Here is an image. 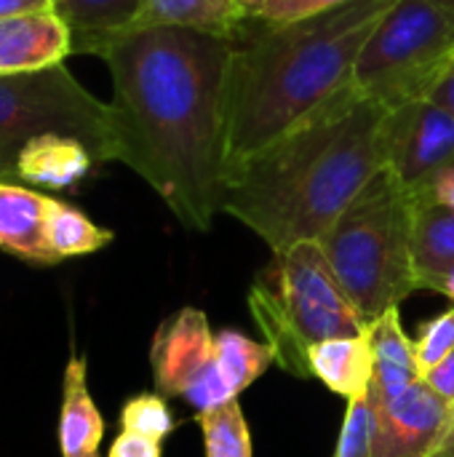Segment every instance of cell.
Returning a JSON list of instances; mask_svg holds the SVG:
<instances>
[{
	"label": "cell",
	"instance_id": "obj_17",
	"mask_svg": "<svg viewBox=\"0 0 454 457\" xmlns=\"http://www.w3.org/2000/svg\"><path fill=\"white\" fill-rule=\"evenodd\" d=\"M142 8V0H54V11L72 32V54L102 51L126 35Z\"/></svg>",
	"mask_w": 454,
	"mask_h": 457
},
{
	"label": "cell",
	"instance_id": "obj_9",
	"mask_svg": "<svg viewBox=\"0 0 454 457\" xmlns=\"http://www.w3.org/2000/svg\"><path fill=\"white\" fill-rule=\"evenodd\" d=\"M385 171L409 193H423L436 174L454 166V115L431 99L388 110L383 129Z\"/></svg>",
	"mask_w": 454,
	"mask_h": 457
},
{
	"label": "cell",
	"instance_id": "obj_30",
	"mask_svg": "<svg viewBox=\"0 0 454 457\" xmlns=\"http://www.w3.org/2000/svg\"><path fill=\"white\" fill-rule=\"evenodd\" d=\"M48 8H54L51 0H0V19L35 13V11H48Z\"/></svg>",
	"mask_w": 454,
	"mask_h": 457
},
{
	"label": "cell",
	"instance_id": "obj_22",
	"mask_svg": "<svg viewBox=\"0 0 454 457\" xmlns=\"http://www.w3.org/2000/svg\"><path fill=\"white\" fill-rule=\"evenodd\" d=\"M198 426L203 431L206 457H254L252 434L238 399H230L214 410L201 412Z\"/></svg>",
	"mask_w": 454,
	"mask_h": 457
},
{
	"label": "cell",
	"instance_id": "obj_3",
	"mask_svg": "<svg viewBox=\"0 0 454 457\" xmlns=\"http://www.w3.org/2000/svg\"><path fill=\"white\" fill-rule=\"evenodd\" d=\"M396 0H348L292 19H244L233 32L227 70L230 169L353 80L356 59Z\"/></svg>",
	"mask_w": 454,
	"mask_h": 457
},
{
	"label": "cell",
	"instance_id": "obj_26",
	"mask_svg": "<svg viewBox=\"0 0 454 457\" xmlns=\"http://www.w3.org/2000/svg\"><path fill=\"white\" fill-rule=\"evenodd\" d=\"M348 0H270L262 19L268 21H292V19H302L334 5H343Z\"/></svg>",
	"mask_w": 454,
	"mask_h": 457
},
{
	"label": "cell",
	"instance_id": "obj_21",
	"mask_svg": "<svg viewBox=\"0 0 454 457\" xmlns=\"http://www.w3.org/2000/svg\"><path fill=\"white\" fill-rule=\"evenodd\" d=\"M214 348H217L219 372L235 396H241L254 380H260L268 372V367L276 361L273 348L268 343H254L233 329L219 332L214 337Z\"/></svg>",
	"mask_w": 454,
	"mask_h": 457
},
{
	"label": "cell",
	"instance_id": "obj_16",
	"mask_svg": "<svg viewBox=\"0 0 454 457\" xmlns=\"http://www.w3.org/2000/svg\"><path fill=\"white\" fill-rule=\"evenodd\" d=\"M310 372L332 394L348 402H369L375 378V353L367 329L353 337L324 340L310 348Z\"/></svg>",
	"mask_w": 454,
	"mask_h": 457
},
{
	"label": "cell",
	"instance_id": "obj_4",
	"mask_svg": "<svg viewBox=\"0 0 454 457\" xmlns=\"http://www.w3.org/2000/svg\"><path fill=\"white\" fill-rule=\"evenodd\" d=\"M318 244L364 324L420 289L412 262V198L385 169Z\"/></svg>",
	"mask_w": 454,
	"mask_h": 457
},
{
	"label": "cell",
	"instance_id": "obj_8",
	"mask_svg": "<svg viewBox=\"0 0 454 457\" xmlns=\"http://www.w3.org/2000/svg\"><path fill=\"white\" fill-rule=\"evenodd\" d=\"M150 364L158 394L185 399L198 415L238 399L219 372L214 335L198 308H182L158 327Z\"/></svg>",
	"mask_w": 454,
	"mask_h": 457
},
{
	"label": "cell",
	"instance_id": "obj_1",
	"mask_svg": "<svg viewBox=\"0 0 454 457\" xmlns=\"http://www.w3.org/2000/svg\"><path fill=\"white\" fill-rule=\"evenodd\" d=\"M230 54L233 35L147 27L115 37L99 56L112 78V161L201 233L222 212L230 177Z\"/></svg>",
	"mask_w": 454,
	"mask_h": 457
},
{
	"label": "cell",
	"instance_id": "obj_32",
	"mask_svg": "<svg viewBox=\"0 0 454 457\" xmlns=\"http://www.w3.org/2000/svg\"><path fill=\"white\" fill-rule=\"evenodd\" d=\"M428 457H454V404H452V415H450V420H447V428H444V434H442V439H439L436 450H433Z\"/></svg>",
	"mask_w": 454,
	"mask_h": 457
},
{
	"label": "cell",
	"instance_id": "obj_25",
	"mask_svg": "<svg viewBox=\"0 0 454 457\" xmlns=\"http://www.w3.org/2000/svg\"><path fill=\"white\" fill-rule=\"evenodd\" d=\"M454 351V308L428 321L415 340V359L420 375H428Z\"/></svg>",
	"mask_w": 454,
	"mask_h": 457
},
{
	"label": "cell",
	"instance_id": "obj_36",
	"mask_svg": "<svg viewBox=\"0 0 454 457\" xmlns=\"http://www.w3.org/2000/svg\"><path fill=\"white\" fill-rule=\"evenodd\" d=\"M452 3H454V0H452Z\"/></svg>",
	"mask_w": 454,
	"mask_h": 457
},
{
	"label": "cell",
	"instance_id": "obj_2",
	"mask_svg": "<svg viewBox=\"0 0 454 457\" xmlns=\"http://www.w3.org/2000/svg\"><path fill=\"white\" fill-rule=\"evenodd\" d=\"M385 115L388 107L351 80L273 145L230 169L222 212L273 252L321 241L385 169Z\"/></svg>",
	"mask_w": 454,
	"mask_h": 457
},
{
	"label": "cell",
	"instance_id": "obj_12",
	"mask_svg": "<svg viewBox=\"0 0 454 457\" xmlns=\"http://www.w3.org/2000/svg\"><path fill=\"white\" fill-rule=\"evenodd\" d=\"M412 198V262L420 289H442L454 268V209L436 204L431 195Z\"/></svg>",
	"mask_w": 454,
	"mask_h": 457
},
{
	"label": "cell",
	"instance_id": "obj_35",
	"mask_svg": "<svg viewBox=\"0 0 454 457\" xmlns=\"http://www.w3.org/2000/svg\"><path fill=\"white\" fill-rule=\"evenodd\" d=\"M51 3H54V0H51Z\"/></svg>",
	"mask_w": 454,
	"mask_h": 457
},
{
	"label": "cell",
	"instance_id": "obj_31",
	"mask_svg": "<svg viewBox=\"0 0 454 457\" xmlns=\"http://www.w3.org/2000/svg\"><path fill=\"white\" fill-rule=\"evenodd\" d=\"M431 102L442 104L444 110H450V112L454 115V62H452V67L444 72V78L439 80V86L433 88Z\"/></svg>",
	"mask_w": 454,
	"mask_h": 457
},
{
	"label": "cell",
	"instance_id": "obj_11",
	"mask_svg": "<svg viewBox=\"0 0 454 457\" xmlns=\"http://www.w3.org/2000/svg\"><path fill=\"white\" fill-rule=\"evenodd\" d=\"M70 54L72 32L54 8L0 19V75L37 72Z\"/></svg>",
	"mask_w": 454,
	"mask_h": 457
},
{
	"label": "cell",
	"instance_id": "obj_18",
	"mask_svg": "<svg viewBox=\"0 0 454 457\" xmlns=\"http://www.w3.org/2000/svg\"><path fill=\"white\" fill-rule=\"evenodd\" d=\"M104 420L88 394L86 359L72 356L64 370V399L59 415V450L62 457H99Z\"/></svg>",
	"mask_w": 454,
	"mask_h": 457
},
{
	"label": "cell",
	"instance_id": "obj_33",
	"mask_svg": "<svg viewBox=\"0 0 454 457\" xmlns=\"http://www.w3.org/2000/svg\"><path fill=\"white\" fill-rule=\"evenodd\" d=\"M233 3L238 5V11H241L246 19H257V16L265 13V8H268L270 0H233Z\"/></svg>",
	"mask_w": 454,
	"mask_h": 457
},
{
	"label": "cell",
	"instance_id": "obj_14",
	"mask_svg": "<svg viewBox=\"0 0 454 457\" xmlns=\"http://www.w3.org/2000/svg\"><path fill=\"white\" fill-rule=\"evenodd\" d=\"M367 337L375 353V378L369 388V404L375 407L399 396L423 375L415 359V340L407 337L399 319V308H391L380 319L369 321Z\"/></svg>",
	"mask_w": 454,
	"mask_h": 457
},
{
	"label": "cell",
	"instance_id": "obj_15",
	"mask_svg": "<svg viewBox=\"0 0 454 457\" xmlns=\"http://www.w3.org/2000/svg\"><path fill=\"white\" fill-rule=\"evenodd\" d=\"M48 198L21 185L0 182V249L32 265L56 262L45 244Z\"/></svg>",
	"mask_w": 454,
	"mask_h": 457
},
{
	"label": "cell",
	"instance_id": "obj_13",
	"mask_svg": "<svg viewBox=\"0 0 454 457\" xmlns=\"http://www.w3.org/2000/svg\"><path fill=\"white\" fill-rule=\"evenodd\" d=\"M96 158L75 137L43 134L29 139L16 158V179L45 190H67L88 177Z\"/></svg>",
	"mask_w": 454,
	"mask_h": 457
},
{
	"label": "cell",
	"instance_id": "obj_29",
	"mask_svg": "<svg viewBox=\"0 0 454 457\" xmlns=\"http://www.w3.org/2000/svg\"><path fill=\"white\" fill-rule=\"evenodd\" d=\"M425 195H431L436 204L447 206V209H454V166L444 169L442 174L433 177V182L423 190Z\"/></svg>",
	"mask_w": 454,
	"mask_h": 457
},
{
	"label": "cell",
	"instance_id": "obj_27",
	"mask_svg": "<svg viewBox=\"0 0 454 457\" xmlns=\"http://www.w3.org/2000/svg\"><path fill=\"white\" fill-rule=\"evenodd\" d=\"M107 457H161V442H153L131 431H120Z\"/></svg>",
	"mask_w": 454,
	"mask_h": 457
},
{
	"label": "cell",
	"instance_id": "obj_24",
	"mask_svg": "<svg viewBox=\"0 0 454 457\" xmlns=\"http://www.w3.org/2000/svg\"><path fill=\"white\" fill-rule=\"evenodd\" d=\"M375 407L369 402H348L334 457H372Z\"/></svg>",
	"mask_w": 454,
	"mask_h": 457
},
{
	"label": "cell",
	"instance_id": "obj_20",
	"mask_svg": "<svg viewBox=\"0 0 454 457\" xmlns=\"http://www.w3.org/2000/svg\"><path fill=\"white\" fill-rule=\"evenodd\" d=\"M112 241V230L94 225L80 209L48 198V212H45V244L51 254L59 260L67 257H80L104 249Z\"/></svg>",
	"mask_w": 454,
	"mask_h": 457
},
{
	"label": "cell",
	"instance_id": "obj_28",
	"mask_svg": "<svg viewBox=\"0 0 454 457\" xmlns=\"http://www.w3.org/2000/svg\"><path fill=\"white\" fill-rule=\"evenodd\" d=\"M423 380H425L444 402L454 404V351L439 364V367H433L428 375H423Z\"/></svg>",
	"mask_w": 454,
	"mask_h": 457
},
{
	"label": "cell",
	"instance_id": "obj_34",
	"mask_svg": "<svg viewBox=\"0 0 454 457\" xmlns=\"http://www.w3.org/2000/svg\"><path fill=\"white\" fill-rule=\"evenodd\" d=\"M442 295H447L450 300H454V268L447 273V278L442 281V289H439Z\"/></svg>",
	"mask_w": 454,
	"mask_h": 457
},
{
	"label": "cell",
	"instance_id": "obj_5",
	"mask_svg": "<svg viewBox=\"0 0 454 457\" xmlns=\"http://www.w3.org/2000/svg\"><path fill=\"white\" fill-rule=\"evenodd\" d=\"M249 308L276 364L294 378H313L308 359L313 345L367 329L318 241L273 252L270 265L249 289Z\"/></svg>",
	"mask_w": 454,
	"mask_h": 457
},
{
	"label": "cell",
	"instance_id": "obj_6",
	"mask_svg": "<svg viewBox=\"0 0 454 457\" xmlns=\"http://www.w3.org/2000/svg\"><path fill=\"white\" fill-rule=\"evenodd\" d=\"M452 62V0H396L359 54L353 86L393 110L431 99Z\"/></svg>",
	"mask_w": 454,
	"mask_h": 457
},
{
	"label": "cell",
	"instance_id": "obj_10",
	"mask_svg": "<svg viewBox=\"0 0 454 457\" xmlns=\"http://www.w3.org/2000/svg\"><path fill=\"white\" fill-rule=\"evenodd\" d=\"M452 415L444 402L423 378L399 396L375 404V442L372 457H428Z\"/></svg>",
	"mask_w": 454,
	"mask_h": 457
},
{
	"label": "cell",
	"instance_id": "obj_19",
	"mask_svg": "<svg viewBox=\"0 0 454 457\" xmlns=\"http://www.w3.org/2000/svg\"><path fill=\"white\" fill-rule=\"evenodd\" d=\"M246 16L233 0H142L131 29L147 27H190L203 32L233 35ZM128 29V32H131Z\"/></svg>",
	"mask_w": 454,
	"mask_h": 457
},
{
	"label": "cell",
	"instance_id": "obj_7",
	"mask_svg": "<svg viewBox=\"0 0 454 457\" xmlns=\"http://www.w3.org/2000/svg\"><path fill=\"white\" fill-rule=\"evenodd\" d=\"M43 134L80 139L96 163L112 161V110L96 99L67 64L0 75V182L16 177L21 147Z\"/></svg>",
	"mask_w": 454,
	"mask_h": 457
},
{
	"label": "cell",
	"instance_id": "obj_23",
	"mask_svg": "<svg viewBox=\"0 0 454 457\" xmlns=\"http://www.w3.org/2000/svg\"><path fill=\"white\" fill-rule=\"evenodd\" d=\"M174 418L163 396L158 394H142L123 404L120 410V431H131L139 436H147L153 442H163L174 431Z\"/></svg>",
	"mask_w": 454,
	"mask_h": 457
}]
</instances>
